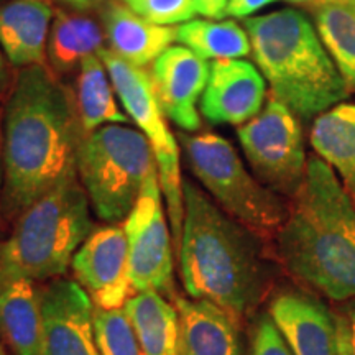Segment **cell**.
<instances>
[{
    "mask_svg": "<svg viewBox=\"0 0 355 355\" xmlns=\"http://www.w3.org/2000/svg\"><path fill=\"white\" fill-rule=\"evenodd\" d=\"M176 42L204 60H241L252 53L247 30L235 20L184 21L176 26Z\"/></svg>",
    "mask_w": 355,
    "mask_h": 355,
    "instance_id": "d4e9b609",
    "label": "cell"
},
{
    "mask_svg": "<svg viewBox=\"0 0 355 355\" xmlns=\"http://www.w3.org/2000/svg\"><path fill=\"white\" fill-rule=\"evenodd\" d=\"M183 199L176 257L186 295L219 306L237 321L252 316L272 279L260 237L225 214L193 181L183 180Z\"/></svg>",
    "mask_w": 355,
    "mask_h": 355,
    "instance_id": "7a4b0ae2",
    "label": "cell"
},
{
    "mask_svg": "<svg viewBox=\"0 0 355 355\" xmlns=\"http://www.w3.org/2000/svg\"><path fill=\"white\" fill-rule=\"evenodd\" d=\"M311 10L324 48L349 91H355V8L349 0H321Z\"/></svg>",
    "mask_w": 355,
    "mask_h": 355,
    "instance_id": "cb8c5ba5",
    "label": "cell"
},
{
    "mask_svg": "<svg viewBox=\"0 0 355 355\" xmlns=\"http://www.w3.org/2000/svg\"><path fill=\"white\" fill-rule=\"evenodd\" d=\"M0 339L13 355H42L43 288L33 279L0 283Z\"/></svg>",
    "mask_w": 355,
    "mask_h": 355,
    "instance_id": "d6986e66",
    "label": "cell"
},
{
    "mask_svg": "<svg viewBox=\"0 0 355 355\" xmlns=\"http://www.w3.org/2000/svg\"><path fill=\"white\" fill-rule=\"evenodd\" d=\"M99 15L107 42L105 48L139 68L153 63L176 42V26L152 24L123 0H107Z\"/></svg>",
    "mask_w": 355,
    "mask_h": 355,
    "instance_id": "e0dca14e",
    "label": "cell"
},
{
    "mask_svg": "<svg viewBox=\"0 0 355 355\" xmlns=\"http://www.w3.org/2000/svg\"><path fill=\"white\" fill-rule=\"evenodd\" d=\"M74 105L84 135L109 123H128V117L119 107L109 71L99 55H91L79 66Z\"/></svg>",
    "mask_w": 355,
    "mask_h": 355,
    "instance_id": "603a6c76",
    "label": "cell"
},
{
    "mask_svg": "<svg viewBox=\"0 0 355 355\" xmlns=\"http://www.w3.org/2000/svg\"><path fill=\"white\" fill-rule=\"evenodd\" d=\"M163 202L157 171L146 180L122 227L128 242V273L133 293L158 291L175 301V242Z\"/></svg>",
    "mask_w": 355,
    "mask_h": 355,
    "instance_id": "30bf717a",
    "label": "cell"
},
{
    "mask_svg": "<svg viewBox=\"0 0 355 355\" xmlns=\"http://www.w3.org/2000/svg\"><path fill=\"white\" fill-rule=\"evenodd\" d=\"M13 83H15V78H13L10 66L7 64L3 51H0V101H7V97L12 91Z\"/></svg>",
    "mask_w": 355,
    "mask_h": 355,
    "instance_id": "4dcf8cb0",
    "label": "cell"
},
{
    "mask_svg": "<svg viewBox=\"0 0 355 355\" xmlns=\"http://www.w3.org/2000/svg\"><path fill=\"white\" fill-rule=\"evenodd\" d=\"M180 316L176 355H245L241 321L206 300L178 295Z\"/></svg>",
    "mask_w": 355,
    "mask_h": 355,
    "instance_id": "2e32d148",
    "label": "cell"
},
{
    "mask_svg": "<svg viewBox=\"0 0 355 355\" xmlns=\"http://www.w3.org/2000/svg\"><path fill=\"white\" fill-rule=\"evenodd\" d=\"M239 141L255 175L265 186L293 198L308 166L300 119L273 96L252 121L239 127Z\"/></svg>",
    "mask_w": 355,
    "mask_h": 355,
    "instance_id": "9c48e42d",
    "label": "cell"
},
{
    "mask_svg": "<svg viewBox=\"0 0 355 355\" xmlns=\"http://www.w3.org/2000/svg\"><path fill=\"white\" fill-rule=\"evenodd\" d=\"M97 55L109 71L115 94L121 101L122 107L125 109L128 119L137 123V127L152 145L155 159H157L159 186H162L163 199L166 204L173 242H175V250H178L184 217L180 148H178L175 135L166 125L165 114L159 109L150 71L127 63L125 60L114 55L105 46Z\"/></svg>",
    "mask_w": 355,
    "mask_h": 355,
    "instance_id": "ba28073f",
    "label": "cell"
},
{
    "mask_svg": "<svg viewBox=\"0 0 355 355\" xmlns=\"http://www.w3.org/2000/svg\"><path fill=\"white\" fill-rule=\"evenodd\" d=\"M3 188V152H2V132H0V196Z\"/></svg>",
    "mask_w": 355,
    "mask_h": 355,
    "instance_id": "836d02e7",
    "label": "cell"
},
{
    "mask_svg": "<svg viewBox=\"0 0 355 355\" xmlns=\"http://www.w3.org/2000/svg\"><path fill=\"white\" fill-rule=\"evenodd\" d=\"M150 141L128 123H109L83 137L78 180L96 216L121 224L135 206L150 176L157 173Z\"/></svg>",
    "mask_w": 355,
    "mask_h": 355,
    "instance_id": "8992f818",
    "label": "cell"
},
{
    "mask_svg": "<svg viewBox=\"0 0 355 355\" xmlns=\"http://www.w3.org/2000/svg\"><path fill=\"white\" fill-rule=\"evenodd\" d=\"M250 355H293L285 337L278 331L270 314H261L257 319L252 337Z\"/></svg>",
    "mask_w": 355,
    "mask_h": 355,
    "instance_id": "83f0119b",
    "label": "cell"
},
{
    "mask_svg": "<svg viewBox=\"0 0 355 355\" xmlns=\"http://www.w3.org/2000/svg\"><path fill=\"white\" fill-rule=\"evenodd\" d=\"M278 0H229L227 8H225V15L230 19H250L261 8L272 6Z\"/></svg>",
    "mask_w": 355,
    "mask_h": 355,
    "instance_id": "f1b7e54d",
    "label": "cell"
},
{
    "mask_svg": "<svg viewBox=\"0 0 355 355\" xmlns=\"http://www.w3.org/2000/svg\"><path fill=\"white\" fill-rule=\"evenodd\" d=\"M211 64L183 44H171L153 61L150 71L153 91L165 117L183 128H201L198 104L209 79Z\"/></svg>",
    "mask_w": 355,
    "mask_h": 355,
    "instance_id": "5bb4252c",
    "label": "cell"
},
{
    "mask_svg": "<svg viewBox=\"0 0 355 355\" xmlns=\"http://www.w3.org/2000/svg\"><path fill=\"white\" fill-rule=\"evenodd\" d=\"M123 309L145 355H176L180 316L173 301L158 291H139Z\"/></svg>",
    "mask_w": 355,
    "mask_h": 355,
    "instance_id": "7402d4cb",
    "label": "cell"
},
{
    "mask_svg": "<svg viewBox=\"0 0 355 355\" xmlns=\"http://www.w3.org/2000/svg\"><path fill=\"white\" fill-rule=\"evenodd\" d=\"M344 316L347 318L350 326V336H352V355H355V298L350 300V303L345 308Z\"/></svg>",
    "mask_w": 355,
    "mask_h": 355,
    "instance_id": "d6a6232c",
    "label": "cell"
},
{
    "mask_svg": "<svg viewBox=\"0 0 355 355\" xmlns=\"http://www.w3.org/2000/svg\"><path fill=\"white\" fill-rule=\"evenodd\" d=\"M288 2H293V3H316V2H321V0H288Z\"/></svg>",
    "mask_w": 355,
    "mask_h": 355,
    "instance_id": "e575fe53",
    "label": "cell"
},
{
    "mask_svg": "<svg viewBox=\"0 0 355 355\" xmlns=\"http://www.w3.org/2000/svg\"><path fill=\"white\" fill-rule=\"evenodd\" d=\"M193 3L199 15L206 17V19L220 20L225 15L229 0H193Z\"/></svg>",
    "mask_w": 355,
    "mask_h": 355,
    "instance_id": "f546056e",
    "label": "cell"
},
{
    "mask_svg": "<svg viewBox=\"0 0 355 355\" xmlns=\"http://www.w3.org/2000/svg\"><path fill=\"white\" fill-rule=\"evenodd\" d=\"M104 30L99 20L87 12L58 8L48 37V68L56 78L78 73L87 56L97 55L104 48Z\"/></svg>",
    "mask_w": 355,
    "mask_h": 355,
    "instance_id": "ffe728a7",
    "label": "cell"
},
{
    "mask_svg": "<svg viewBox=\"0 0 355 355\" xmlns=\"http://www.w3.org/2000/svg\"><path fill=\"white\" fill-rule=\"evenodd\" d=\"M89 206L78 178L33 202L0 242V283L12 278L38 283L64 277L74 254L92 232Z\"/></svg>",
    "mask_w": 355,
    "mask_h": 355,
    "instance_id": "5b68a950",
    "label": "cell"
},
{
    "mask_svg": "<svg viewBox=\"0 0 355 355\" xmlns=\"http://www.w3.org/2000/svg\"><path fill=\"white\" fill-rule=\"evenodd\" d=\"M71 270L97 308H123L133 295L123 227L107 224L92 230L74 254Z\"/></svg>",
    "mask_w": 355,
    "mask_h": 355,
    "instance_id": "7c38bea8",
    "label": "cell"
},
{
    "mask_svg": "<svg viewBox=\"0 0 355 355\" xmlns=\"http://www.w3.org/2000/svg\"><path fill=\"white\" fill-rule=\"evenodd\" d=\"M268 314L293 355H352L347 318L308 293H279L270 301Z\"/></svg>",
    "mask_w": 355,
    "mask_h": 355,
    "instance_id": "8fae6325",
    "label": "cell"
},
{
    "mask_svg": "<svg viewBox=\"0 0 355 355\" xmlns=\"http://www.w3.org/2000/svg\"><path fill=\"white\" fill-rule=\"evenodd\" d=\"M266 99V81L245 60H217L211 64L199 112L212 125H243L260 114Z\"/></svg>",
    "mask_w": 355,
    "mask_h": 355,
    "instance_id": "9a60e30c",
    "label": "cell"
},
{
    "mask_svg": "<svg viewBox=\"0 0 355 355\" xmlns=\"http://www.w3.org/2000/svg\"><path fill=\"white\" fill-rule=\"evenodd\" d=\"M55 2L61 8L66 10H74V12H87L94 10V8H101L107 0H50Z\"/></svg>",
    "mask_w": 355,
    "mask_h": 355,
    "instance_id": "1f68e13d",
    "label": "cell"
},
{
    "mask_svg": "<svg viewBox=\"0 0 355 355\" xmlns=\"http://www.w3.org/2000/svg\"><path fill=\"white\" fill-rule=\"evenodd\" d=\"M191 173L217 206L259 237H277L290 207L243 165L229 140L212 132L180 137Z\"/></svg>",
    "mask_w": 355,
    "mask_h": 355,
    "instance_id": "52a82bcc",
    "label": "cell"
},
{
    "mask_svg": "<svg viewBox=\"0 0 355 355\" xmlns=\"http://www.w3.org/2000/svg\"><path fill=\"white\" fill-rule=\"evenodd\" d=\"M83 137L73 92L46 64L21 68L3 110V224H13L40 198L78 178Z\"/></svg>",
    "mask_w": 355,
    "mask_h": 355,
    "instance_id": "6da1fadb",
    "label": "cell"
},
{
    "mask_svg": "<svg viewBox=\"0 0 355 355\" xmlns=\"http://www.w3.org/2000/svg\"><path fill=\"white\" fill-rule=\"evenodd\" d=\"M0 355H6V352H3V349H2V345H0Z\"/></svg>",
    "mask_w": 355,
    "mask_h": 355,
    "instance_id": "d590c367",
    "label": "cell"
},
{
    "mask_svg": "<svg viewBox=\"0 0 355 355\" xmlns=\"http://www.w3.org/2000/svg\"><path fill=\"white\" fill-rule=\"evenodd\" d=\"M53 17L55 8L50 0L0 3V46L8 63L15 68L46 63Z\"/></svg>",
    "mask_w": 355,
    "mask_h": 355,
    "instance_id": "ac0fdd59",
    "label": "cell"
},
{
    "mask_svg": "<svg viewBox=\"0 0 355 355\" xmlns=\"http://www.w3.org/2000/svg\"><path fill=\"white\" fill-rule=\"evenodd\" d=\"M309 144L332 168L355 204V104L340 102L318 115L311 127Z\"/></svg>",
    "mask_w": 355,
    "mask_h": 355,
    "instance_id": "44dd1931",
    "label": "cell"
},
{
    "mask_svg": "<svg viewBox=\"0 0 355 355\" xmlns=\"http://www.w3.org/2000/svg\"><path fill=\"white\" fill-rule=\"evenodd\" d=\"M92 329L101 355H145L123 308L94 306Z\"/></svg>",
    "mask_w": 355,
    "mask_h": 355,
    "instance_id": "484cf974",
    "label": "cell"
},
{
    "mask_svg": "<svg viewBox=\"0 0 355 355\" xmlns=\"http://www.w3.org/2000/svg\"><path fill=\"white\" fill-rule=\"evenodd\" d=\"M275 239L291 277L332 301L355 298V204L318 155L308 157L303 184Z\"/></svg>",
    "mask_w": 355,
    "mask_h": 355,
    "instance_id": "3957f363",
    "label": "cell"
},
{
    "mask_svg": "<svg viewBox=\"0 0 355 355\" xmlns=\"http://www.w3.org/2000/svg\"><path fill=\"white\" fill-rule=\"evenodd\" d=\"M94 303L76 279L43 288L42 355H101L92 329Z\"/></svg>",
    "mask_w": 355,
    "mask_h": 355,
    "instance_id": "4fadbf2b",
    "label": "cell"
},
{
    "mask_svg": "<svg viewBox=\"0 0 355 355\" xmlns=\"http://www.w3.org/2000/svg\"><path fill=\"white\" fill-rule=\"evenodd\" d=\"M3 2H7V0H0V3H3Z\"/></svg>",
    "mask_w": 355,
    "mask_h": 355,
    "instance_id": "74e56055",
    "label": "cell"
},
{
    "mask_svg": "<svg viewBox=\"0 0 355 355\" xmlns=\"http://www.w3.org/2000/svg\"><path fill=\"white\" fill-rule=\"evenodd\" d=\"M133 12L157 25H180L196 15L193 0H123Z\"/></svg>",
    "mask_w": 355,
    "mask_h": 355,
    "instance_id": "4316f807",
    "label": "cell"
},
{
    "mask_svg": "<svg viewBox=\"0 0 355 355\" xmlns=\"http://www.w3.org/2000/svg\"><path fill=\"white\" fill-rule=\"evenodd\" d=\"M349 2H350V3H352V7L355 8V0H349Z\"/></svg>",
    "mask_w": 355,
    "mask_h": 355,
    "instance_id": "8d00e7d4",
    "label": "cell"
},
{
    "mask_svg": "<svg viewBox=\"0 0 355 355\" xmlns=\"http://www.w3.org/2000/svg\"><path fill=\"white\" fill-rule=\"evenodd\" d=\"M252 56L275 99L301 121L340 104L349 87L308 15L282 8L243 21Z\"/></svg>",
    "mask_w": 355,
    "mask_h": 355,
    "instance_id": "277c9868",
    "label": "cell"
}]
</instances>
